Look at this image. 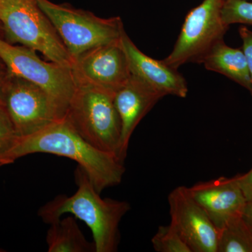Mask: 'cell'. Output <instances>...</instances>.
Returning a JSON list of instances; mask_svg holds the SVG:
<instances>
[{"instance_id":"1","label":"cell","mask_w":252,"mask_h":252,"mask_svg":"<svg viewBox=\"0 0 252 252\" xmlns=\"http://www.w3.org/2000/svg\"><path fill=\"white\" fill-rule=\"evenodd\" d=\"M44 153L68 158L77 162L99 193L119 185L125 173L124 161L116 154L103 152L89 144L65 117L53 122L35 133L20 137L0 160L9 165L30 154Z\"/></svg>"},{"instance_id":"2","label":"cell","mask_w":252,"mask_h":252,"mask_svg":"<svg viewBox=\"0 0 252 252\" xmlns=\"http://www.w3.org/2000/svg\"><path fill=\"white\" fill-rule=\"evenodd\" d=\"M77 190L72 195H59L41 206L38 216L47 224L64 215L84 221L94 238V252H114L119 243V224L130 210L126 201L102 198L87 174L78 166L74 172Z\"/></svg>"},{"instance_id":"3","label":"cell","mask_w":252,"mask_h":252,"mask_svg":"<svg viewBox=\"0 0 252 252\" xmlns=\"http://www.w3.org/2000/svg\"><path fill=\"white\" fill-rule=\"evenodd\" d=\"M0 24L7 41L40 52L53 63L72 68L67 48L36 0H0Z\"/></svg>"},{"instance_id":"4","label":"cell","mask_w":252,"mask_h":252,"mask_svg":"<svg viewBox=\"0 0 252 252\" xmlns=\"http://www.w3.org/2000/svg\"><path fill=\"white\" fill-rule=\"evenodd\" d=\"M112 92L77 84L65 119L89 144L117 156L122 123Z\"/></svg>"},{"instance_id":"5","label":"cell","mask_w":252,"mask_h":252,"mask_svg":"<svg viewBox=\"0 0 252 252\" xmlns=\"http://www.w3.org/2000/svg\"><path fill=\"white\" fill-rule=\"evenodd\" d=\"M67 48L73 61L89 50L120 40L124 30L120 17L99 18L90 11L49 0H36Z\"/></svg>"},{"instance_id":"6","label":"cell","mask_w":252,"mask_h":252,"mask_svg":"<svg viewBox=\"0 0 252 252\" xmlns=\"http://www.w3.org/2000/svg\"><path fill=\"white\" fill-rule=\"evenodd\" d=\"M0 58L10 74L34 83L51 96L63 117H65L77 84L72 68L58 63L46 62L35 51L15 46L0 36Z\"/></svg>"},{"instance_id":"7","label":"cell","mask_w":252,"mask_h":252,"mask_svg":"<svg viewBox=\"0 0 252 252\" xmlns=\"http://www.w3.org/2000/svg\"><path fill=\"white\" fill-rule=\"evenodd\" d=\"M1 102L19 138L35 133L64 118L54 99L44 89L10 73Z\"/></svg>"},{"instance_id":"8","label":"cell","mask_w":252,"mask_h":252,"mask_svg":"<svg viewBox=\"0 0 252 252\" xmlns=\"http://www.w3.org/2000/svg\"><path fill=\"white\" fill-rule=\"evenodd\" d=\"M225 0H203L186 16L173 50L164 62L177 69L189 63H199L217 41L224 38L228 27L222 20Z\"/></svg>"},{"instance_id":"9","label":"cell","mask_w":252,"mask_h":252,"mask_svg":"<svg viewBox=\"0 0 252 252\" xmlns=\"http://www.w3.org/2000/svg\"><path fill=\"white\" fill-rule=\"evenodd\" d=\"M72 71L76 84L94 86L113 94L132 75L121 39L84 53L74 60Z\"/></svg>"},{"instance_id":"10","label":"cell","mask_w":252,"mask_h":252,"mask_svg":"<svg viewBox=\"0 0 252 252\" xmlns=\"http://www.w3.org/2000/svg\"><path fill=\"white\" fill-rule=\"evenodd\" d=\"M170 224L192 252H217L219 231L187 187H177L168 195Z\"/></svg>"},{"instance_id":"11","label":"cell","mask_w":252,"mask_h":252,"mask_svg":"<svg viewBox=\"0 0 252 252\" xmlns=\"http://www.w3.org/2000/svg\"><path fill=\"white\" fill-rule=\"evenodd\" d=\"M189 189L218 231L243 216L248 201L234 177L199 182Z\"/></svg>"},{"instance_id":"12","label":"cell","mask_w":252,"mask_h":252,"mask_svg":"<svg viewBox=\"0 0 252 252\" xmlns=\"http://www.w3.org/2000/svg\"><path fill=\"white\" fill-rule=\"evenodd\" d=\"M163 96L134 75L114 94V103L122 123V135L117 157L127 156L131 136L142 119Z\"/></svg>"},{"instance_id":"13","label":"cell","mask_w":252,"mask_h":252,"mask_svg":"<svg viewBox=\"0 0 252 252\" xmlns=\"http://www.w3.org/2000/svg\"><path fill=\"white\" fill-rule=\"evenodd\" d=\"M121 43L125 51L131 74L135 76L163 97L167 94L185 98L189 89L185 77L162 61L144 54L123 32Z\"/></svg>"},{"instance_id":"14","label":"cell","mask_w":252,"mask_h":252,"mask_svg":"<svg viewBox=\"0 0 252 252\" xmlns=\"http://www.w3.org/2000/svg\"><path fill=\"white\" fill-rule=\"evenodd\" d=\"M199 64L207 70L220 73L243 86L252 94V83L243 49L230 47L224 40L217 41L207 51Z\"/></svg>"},{"instance_id":"15","label":"cell","mask_w":252,"mask_h":252,"mask_svg":"<svg viewBox=\"0 0 252 252\" xmlns=\"http://www.w3.org/2000/svg\"><path fill=\"white\" fill-rule=\"evenodd\" d=\"M49 225L46 238L48 252H94V243L86 240L75 217L70 215Z\"/></svg>"},{"instance_id":"16","label":"cell","mask_w":252,"mask_h":252,"mask_svg":"<svg viewBox=\"0 0 252 252\" xmlns=\"http://www.w3.org/2000/svg\"><path fill=\"white\" fill-rule=\"evenodd\" d=\"M217 252H252V225L241 217L219 231Z\"/></svg>"},{"instance_id":"17","label":"cell","mask_w":252,"mask_h":252,"mask_svg":"<svg viewBox=\"0 0 252 252\" xmlns=\"http://www.w3.org/2000/svg\"><path fill=\"white\" fill-rule=\"evenodd\" d=\"M152 243L154 250L158 252H192L170 223L159 227L152 239Z\"/></svg>"},{"instance_id":"18","label":"cell","mask_w":252,"mask_h":252,"mask_svg":"<svg viewBox=\"0 0 252 252\" xmlns=\"http://www.w3.org/2000/svg\"><path fill=\"white\" fill-rule=\"evenodd\" d=\"M222 20L228 28L233 24L252 26V1L225 0L222 9Z\"/></svg>"},{"instance_id":"19","label":"cell","mask_w":252,"mask_h":252,"mask_svg":"<svg viewBox=\"0 0 252 252\" xmlns=\"http://www.w3.org/2000/svg\"><path fill=\"white\" fill-rule=\"evenodd\" d=\"M18 139L9 115L0 105V160L14 147Z\"/></svg>"},{"instance_id":"20","label":"cell","mask_w":252,"mask_h":252,"mask_svg":"<svg viewBox=\"0 0 252 252\" xmlns=\"http://www.w3.org/2000/svg\"><path fill=\"white\" fill-rule=\"evenodd\" d=\"M239 34L243 41L242 49L246 58L252 83V31L249 30L246 26H243L239 28Z\"/></svg>"},{"instance_id":"21","label":"cell","mask_w":252,"mask_h":252,"mask_svg":"<svg viewBox=\"0 0 252 252\" xmlns=\"http://www.w3.org/2000/svg\"><path fill=\"white\" fill-rule=\"evenodd\" d=\"M237 183L243 190L247 201L252 200V169L250 171L244 175H237L234 177Z\"/></svg>"},{"instance_id":"22","label":"cell","mask_w":252,"mask_h":252,"mask_svg":"<svg viewBox=\"0 0 252 252\" xmlns=\"http://www.w3.org/2000/svg\"><path fill=\"white\" fill-rule=\"evenodd\" d=\"M9 74V72L8 71L6 64H5L4 61L0 58V105L1 106V94H2L3 89H4L5 83H6Z\"/></svg>"},{"instance_id":"23","label":"cell","mask_w":252,"mask_h":252,"mask_svg":"<svg viewBox=\"0 0 252 252\" xmlns=\"http://www.w3.org/2000/svg\"><path fill=\"white\" fill-rule=\"evenodd\" d=\"M243 217L252 225V200L247 203Z\"/></svg>"},{"instance_id":"24","label":"cell","mask_w":252,"mask_h":252,"mask_svg":"<svg viewBox=\"0 0 252 252\" xmlns=\"http://www.w3.org/2000/svg\"><path fill=\"white\" fill-rule=\"evenodd\" d=\"M1 32H3L2 27H1V24H0V33H1Z\"/></svg>"},{"instance_id":"25","label":"cell","mask_w":252,"mask_h":252,"mask_svg":"<svg viewBox=\"0 0 252 252\" xmlns=\"http://www.w3.org/2000/svg\"><path fill=\"white\" fill-rule=\"evenodd\" d=\"M248 1H252V0H248Z\"/></svg>"}]
</instances>
